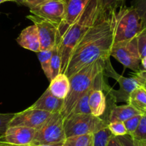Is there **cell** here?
Returning a JSON list of instances; mask_svg holds the SVG:
<instances>
[{
    "label": "cell",
    "instance_id": "8fae6325",
    "mask_svg": "<svg viewBox=\"0 0 146 146\" xmlns=\"http://www.w3.org/2000/svg\"><path fill=\"white\" fill-rule=\"evenodd\" d=\"M31 14L60 24L65 14L64 0H47L45 2L30 9Z\"/></svg>",
    "mask_w": 146,
    "mask_h": 146
},
{
    "label": "cell",
    "instance_id": "60d3db41",
    "mask_svg": "<svg viewBox=\"0 0 146 146\" xmlns=\"http://www.w3.org/2000/svg\"></svg>",
    "mask_w": 146,
    "mask_h": 146
},
{
    "label": "cell",
    "instance_id": "8d00e7d4",
    "mask_svg": "<svg viewBox=\"0 0 146 146\" xmlns=\"http://www.w3.org/2000/svg\"><path fill=\"white\" fill-rule=\"evenodd\" d=\"M14 2H16L17 4H19V5H25V1L24 0H11Z\"/></svg>",
    "mask_w": 146,
    "mask_h": 146
},
{
    "label": "cell",
    "instance_id": "f35d334b",
    "mask_svg": "<svg viewBox=\"0 0 146 146\" xmlns=\"http://www.w3.org/2000/svg\"><path fill=\"white\" fill-rule=\"evenodd\" d=\"M6 1H11V0H0V4L6 2Z\"/></svg>",
    "mask_w": 146,
    "mask_h": 146
},
{
    "label": "cell",
    "instance_id": "d590c367",
    "mask_svg": "<svg viewBox=\"0 0 146 146\" xmlns=\"http://www.w3.org/2000/svg\"><path fill=\"white\" fill-rule=\"evenodd\" d=\"M141 64H142L143 67V70H146V57H143V58L141 59Z\"/></svg>",
    "mask_w": 146,
    "mask_h": 146
},
{
    "label": "cell",
    "instance_id": "4dcf8cb0",
    "mask_svg": "<svg viewBox=\"0 0 146 146\" xmlns=\"http://www.w3.org/2000/svg\"><path fill=\"white\" fill-rule=\"evenodd\" d=\"M14 115L15 113H0V135L7 130Z\"/></svg>",
    "mask_w": 146,
    "mask_h": 146
},
{
    "label": "cell",
    "instance_id": "3957f363",
    "mask_svg": "<svg viewBox=\"0 0 146 146\" xmlns=\"http://www.w3.org/2000/svg\"><path fill=\"white\" fill-rule=\"evenodd\" d=\"M105 60L106 59L97 60L86 66L70 77V90L64 100L61 111L64 119L71 113L79 99L91 90L98 76L104 72Z\"/></svg>",
    "mask_w": 146,
    "mask_h": 146
},
{
    "label": "cell",
    "instance_id": "cb8c5ba5",
    "mask_svg": "<svg viewBox=\"0 0 146 146\" xmlns=\"http://www.w3.org/2000/svg\"><path fill=\"white\" fill-rule=\"evenodd\" d=\"M112 136L108 127L98 130L94 134V146H107Z\"/></svg>",
    "mask_w": 146,
    "mask_h": 146
},
{
    "label": "cell",
    "instance_id": "8992f818",
    "mask_svg": "<svg viewBox=\"0 0 146 146\" xmlns=\"http://www.w3.org/2000/svg\"><path fill=\"white\" fill-rule=\"evenodd\" d=\"M108 122L102 117L91 114H78L68 116L64 119L66 137L92 133L108 127Z\"/></svg>",
    "mask_w": 146,
    "mask_h": 146
},
{
    "label": "cell",
    "instance_id": "30bf717a",
    "mask_svg": "<svg viewBox=\"0 0 146 146\" xmlns=\"http://www.w3.org/2000/svg\"><path fill=\"white\" fill-rule=\"evenodd\" d=\"M51 113L37 109L28 107L19 113H15L10 122L9 126H24L36 130L39 129L50 118Z\"/></svg>",
    "mask_w": 146,
    "mask_h": 146
},
{
    "label": "cell",
    "instance_id": "e575fe53",
    "mask_svg": "<svg viewBox=\"0 0 146 146\" xmlns=\"http://www.w3.org/2000/svg\"><path fill=\"white\" fill-rule=\"evenodd\" d=\"M107 146H123L118 137L112 136L110 139Z\"/></svg>",
    "mask_w": 146,
    "mask_h": 146
},
{
    "label": "cell",
    "instance_id": "603a6c76",
    "mask_svg": "<svg viewBox=\"0 0 146 146\" xmlns=\"http://www.w3.org/2000/svg\"><path fill=\"white\" fill-rule=\"evenodd\" d=\"M61 59L59 53V48H58V42L54 46L53 48L52 56L51 60V70L52 80L54 77L58 75L61 73Z\"/></svg>",
    "mask_w": 146,
    "mask_h": 146
},
{
    "label": "cell",
    "instance_id": "d6986e66",
    "mask_svg": "<svg viewBox=\"0 0 146 146\" xmlns=\"http://www.w3.org/2000/svg\"><path fill=\"white\" fill-rule=\"evenodd\" d=\"M128 103L141 114H146V90L141 86L137 87L130 94Z\"/></svg>",
    "mask_w": 146,
    "mask_h": 146
},
{
    "label": "cell",
    "instance_id": "6da1fadb",
    "mask_svg": "<svg viewBox=\"0 0 146 146\" xmlns=\"http://www.w3.org/2000/svg\"><path fill=\"white\" fill-rule=\"evenodd\" d=\"M113 44L111 13L100 12L95 24L88 30L71 54L65 74L68 78L86 66L111 57Z\"/></svg>",
    "mask_w": 146,
    "mask_h": 146
},
{
    "label": "cell",
    "instance_id": "ffe728a7",
    "mask_svg": "<svg viewBox=\"0 0 146 146\" xmlns=\"http://www.w3.org/2000/svg\"><path fill=\"white\" fill-rule=\"evenodd\" d=\"M62 146H94V134L78 135L66 138Z\"/></svg>",
    "mask_w": 146,
    "mask_h": 146
},
{
    "label": "cell",
    "instance_id": "7c38bea8",
    "mask_svg": "<svg viewBox=\"0 0 146 146\" xmlns=\"http://www.w3.org/2000/svg\"><path fill=\"white\" fill-rule=\"evenodd\" d=\"M36 130L24 126L9 127L4 134L0 135V142L19 146H29L34 139Z\"/></svg>",
    "mask_w": 146,
    "mask_h": 146
},
{
    "label": "cell",
    "instance_id": "277c9868",
    "mask_svg": "<svg viewBox=\"0 0 146 146\" xmlns=\"http://www.w3.org/2000/svg\"><path fill=\"white\" fill-rule=\"evenodd\" d=\"M113 30V44L131 40L142 29V24L133 7H126L123 3L111 12Z\"/></svg>",
    "mask_w": 146,
    "mask_h": 146
},
{
    "label": "cell",
    "instance_id": "f546056e",
    "mask_svg": "<svg viewBox=\"0 0 146 146\" xmlns=\"http://www.w3.org/2000/svg\"><path fill=\"white\" fill-rule=\"evenodd\" d=\"M141 117H142V114H138L123 122L127 132H128V135H131L135 132V130L138 127Z\"/></svg>",
    "mask_w": 146,
    "mask_h": 146
},
{
    "label": "cell",
    "instance_id": "e0dca14e",
    "mask_svg": "<svg viewBox=\"0 0 146 146\" xmlns=\"http://www.w3.org/2000/svg\"><path fill=\"white\" fill-rule=\"evenodd\" d=\"M48 88L57 98L64 100L70 90L69 78L65 73H60L50 81Z\"/></svg>",
    "mask_w": 146,
    "mask_h": 146
},
{
    "label": "cell",
    "instance_id": "836d02e7",
    "mask_svg": "<svg viewBox=\"0 0 146 146\" xmlns=\"http://www.w3.org/2000/svg\"><path fill=\"white\" fill-rule=\"evenodd\" d=\"M47 0H24L25 1L26 7H29L30 9L34 8V7H36V6L39 5V4H42V3L45 2Z\"/></svg>",
    "mask_w": 146,
    "mask_h": 146
},
{
    "label": "cell",
    "instance_id": "74e56055",
    "mask_svg": "<svg viewBox=\"0 0 146 146\" xmlns=\"http://www.w3.org/2000/svg\"><path fill=\"white\" fill-rule=\"evenodd\" d=\"M0 146H19V145H15L4 143V142H0Z\"/></svg>",
    "mask_w": 146,
    "mask_h": 146
},
{
    "label": "cell",
    "instance_id": "4fadbf2b",
    "mask_svg": "<svg viewBox=\"0 0 146 146\" xmlns=\"http://www.w3.org/2000/svg\"><path fill=\"white\" fill-rule=\"evenodd\" d=\"M104 80L103 72L100 74L96 80L88 97V103L91 115L98 117H101L104 115L107 110L106 95L102 90Z\"/></svg>",
    "mask_w": 146,
    "mask_h": 146
},
{
    "label": "cell",
    "instance_id": "f1b7e54d",
    "mask_svg": "<svg viewBox=\"0 0 146 146\" xmlns=\"http://www.w3.org/2000/svg\"><path fill=\"white\" fill-rule=\"evenodd\" d=\"M103 13H111L120 4L121 0H98Z\"/></svg>",
    "mask_w": 146,
    "mask_h": 146
},
{
    "label": "cell",
    "instance_id": "5b68a950",
    "mask_svg": "<svg viewBox=\"0 0 146 146\" xmlns=\"http://www.w3.org/2000/svg\"><path fill=\"white\" fill-rule=\"evenodd\" d=\"M64 122V118L60 113L51 115L44 125L36 130L31 145L62 146L66 138Z\"/></svg>",
    "mask_w": 146,
    "mask_h": 146
},
{
    "label": "cell",
    "instance_id": "d6a6232c",
    "mask_svg": "<svg viewBox=\"0 0 146 146\" xmlns=\"http://www.w3.org/2000/svg\"><path fill=\"white\" fill-rule=\"evenodd\" d=\"M133 77L138 81L140 86L146 90V70H140L132 74Z\"/></svg>",
    "mask_w": 146,
    "mask_h": 146
},
{
    "label": "cell",
    "instance_id": "83f0119b",
    "mask_svg": "<svg viewBox=\"0 0 146 146\" xmlns=\"http://www.w3.org/2000/svg\"><path fill=\"white\" fill-rule=\"evenodd\" d=\"M137 44L141 58L146 57V27L141 29L136 36Z\"/></svg>",
    "mask_w": 146,
    "mask_h": 146
},
{
    "label": "cell",
    "instance_id": "4316f807",
    "mask_svg": "<svg viewBox=\"0 0 146 146\" xmlns=\"http://www.w3.org/2000/svg\"><path fill=\"white\" fill-rule=\"evenodd\" d=\"M108 127L112 135L115 137L125 135H128L126 128L125 127L123 122L113 121L110 122L108 124Z\"/></svg>",
    "mask_w": 146,
    "mask_h": 146
},
{
    "label": "cell",
    "instance_id": "1f68e13d",
    "mask_svg": "<svg viewBox=\"0 0 146 146\" xmlns=\"http://www.w3.org/2000/svg\"><path fill=\"white\" fill-rule=\"evenodd\" d=\"M123 146H146V142H142L133 138L129 135L118 137Z\"/></svg>",
    "mask_w": 146,
    "mask_h": 146
},
{
    "label": "cell",
    "instance_id": "52a82bcc",
    "mask_svg": "<svg viewBox=\"0 0 146 146\" xmlns=\"http://www.w3.org/2000/svg\"><path fill=\"white\" fill-rule=\"evenodd\" d=\"M111 56L134 72L141 70L140 67L141 58L138 52L136 37L131 40L114 43L111 50Z\"/></svg>",
    "mask_w": 146,
    "mask_h": 146
},
{
    "label": "cell",
    "instance_id": "2e32d148",
    "mask_svg": "<svg viewBox=\"0 0 146 146\" xmlns=\"http://www.w3.org/2000/svg\"><path fill=\"white\" fill-rule=\"evenodd\" d=\"M17 42L21 47L30 51L38 52L41 51L39 36L35 24L26 27L17 38Z\"/></svg>",
    "mask_w": 146,
    "mask_h": 146
},
{
    "label": "cell",
    "instance_id": "d4e9b609",
    "mask_svg": "<svg viewBox=\"0 0 146 146\" xmlns=\"http://www.w3.org/2000/svg\"><path fill=\"white\" fill-rule=\"evenodd\" d=\"M131 7H133L141 19L142 28L146 27V0H132Z\"/></svg>",
    "mask_w": 146,
    "mask_h": 146
},
{
    "label": "cell",
    "instance_id": "ac0fdd59",
    "mask_svg": "<svg viewBox=\"0 0 146 146\" xmlns=\"http://www.w3.org/2000/svg\"><path fill=\"white\" fill-rule=\"evenodd\" d=\"M138 114L141 113L128 103L119 106L115 104L108 112V123L113 121L125 122V120Z\"/></svg>",
    "mask_w": 146,
    "mask_h": 146
},
{
    "label": "cell",
    "instance_id": "9c48e42d",
    "mask_svg": "<svg viewBox=\"0 0 146 146\" xmlns=\"http://www.w3.org/2000/svg\"><path fill=\"white\" fill-rule=\"evenodd\" d=\"M27 18L31 20L34 24L36 26L41 44V51L54 48L60 40L58 33L59 24L40 18L33 14L28 15Z\"/></svg>",
    "mask_w": 146,
    "mask_h": 146
},
{
    "label": "cell",
    "instance_id": "ba28073f",
    "mask_svg": "<svg viewBox=\"0 0 146 146\" xmlns=\"http://www.w3.org/2000/svg\"><path fill=\"white\" fill-rule=\"evenodd\" d=\"M104 75L114 79L119 84L120 88L118 90H115L111 88V92L116 102H125L128 103L131 92L137 87H140L139 83L133 76L131 77H126L118 74L113 67L110 57L106 59L105 60Z\"/></svg>",
    "mask_w": 146,
    "mask_h": 146
},
{
    "label": "cell",
    "instance_id": "44dd1931",
    "mask_svg": "<svg viewBox=\"0 0 146 146\" xmlns=\"http://www.w3.org/2000/svg\"><path fill=\"white\" fill-rule=\"evenodd\" d=\"M53 49L51 50H44L37 52L38 59L41 63V68L45 74L46 77H47L49 82L51 80L52 76H51V60L52 56Z\"/></svg>",
    "mask_w": 146,
    "mask_h": 146
},
{
    "label": "cell",
    "instance_id": "ab89813d",
    "mask_svg": "<svg viewBox=\"0 0 146 146\" xmlns=\"http://www.w3.org/2000/svg\"><path fill=\"white\" fill-rule=\"evenodd\" d=\"M30 146H55V145H30Z\"/></svg>",
    "mask_w": 146,
    "mask_h": 146
},
{
    "label": "cell",
    "instance_id": "9a60e30c",
    "mask_svg": "<svg viewBox=\"0 0 146 146\" xmlns=\"http://www.w3.org/2000/svg\"><path fill=\"white\" fill-rule=\"evenodd\" d=\"M63 104L64 100L55 97L48 88L30 107L54 114L61 113Z\"/></svg>",
    "mask_w": 146,
    "mask_h": 146
},
{
    "label": "cell",
    "instance_id": "7402d4cb",
    "mask_svg": "<svg viewBox=\"0 0 146 146\" xmlns=\"http://www.w3.org/2000/svg\"><path fill=\"white\" fill-rule=\"evenodd\" d=\"M90 92H91V90L87 92L84 96H82L79 99V100L77 102L73 110H71V113L68 116L78 114H91L89 107V103H88V97H89Z\"/></svg>",
    "mask_w": 146,
    "mask_h": 146
},
{
    "label": "cell",
    "instance_id": "5bb4252c",
    "mask_svg": "<svg viewBox=\"0 0 146 146\" xmlns=\"http://www.w3.org/2000/svg\"><path fill=\"white\" fill-rule=\"evenodd\" d=\"M65 14L58 26L59 37H62L66 30L78 18L89 0H64Z\"/></svg>",
    "mask_w": 146,
    "mask_h": 146
},
{
    "label": "cell",
    "instance_id": "7a4b0ae2",
    "mask_svg": "<svg viewBox=\"0 0 146 146\" xmlns=\"http://www.w3.org/2000/svg\"><path fill=\"white\" fill-rule=\"evenodd\" d=\"M101 12L98 0H89L83 12L64 32L58 42L61 59V73H65L71 54L76 44L95 24Z\"/></svg>",
    "mask_w": 146,
    "mask_h": 146
},
{
    "label": "cell",
    "instance_id": "484cf974",
    "mask_svg": "<svg viewBox=\"0 0 146 146\" xmlns=\"http://www.w3.org/2000/svg\"><path fill=\"white\" fill-rule=\"evenodd\" d=\"M131 136L139 141L146 142V114H142L138 127Z\"/></svg>",
    "mask_w": 146,
    "mask_h": 146
}]
</instances>
